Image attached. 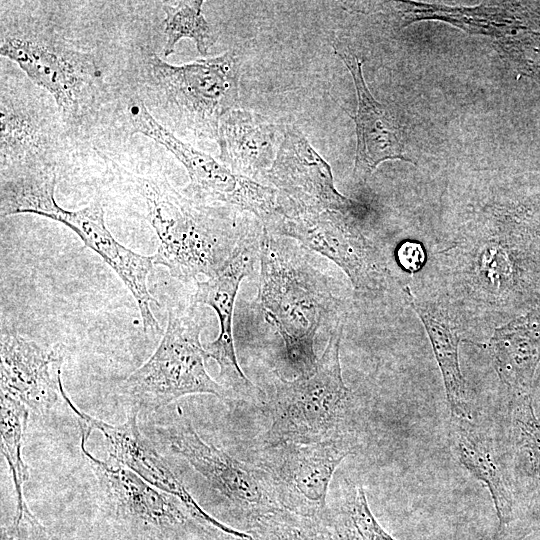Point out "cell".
Returning <instances> with one entry per match:
<instances>
[{"label": "cell", "instance_id": "cell-5", "mask_svg": "<svg viewBox=\"0 0 540 540\" xmlns=\"http://www.w3.org/2000/svg\"><path fill=\"white\" fill-rule=\"evenodd\" d=\"M193 302L185 311L169 310L165 333L151 357L124 379L121 396L133 407L156 410L190 394L228 397L227 388L208 374L200 342L202 322Z\"/></svg>", "mask_w": 540, "mask_h": 540}, {"label": "cell", "instance_id": "cell-21", "mask_svg": "<svg viewBox=\"0 0 540 540\" xmlns=\"http://www.w3.org/2000/svg\"><path fill=\"white\" fill-rule=\"evenodd\" d=\"M408 301L419 318L430 339L439 365L446 390L450 415L470 416L466 400L465 380L460 370L458 347L461 333L448 312L416 302L409 288L405 289Z\"/></svg>", "mask_w": 540, "mask_h": 540}, {"label": "cell", "instance_id": "cell-12", "mask_svg": "<svg viewBox=\"0 0 540 540\" xmlns=\"http://www.w3.org/2000/svg\"><path fill=\"white\" fill-rule=\"evenodd\" d=\"M61 396L78 418L81 434L89 437L93 430L102 433L110 457L115 463L126 466L147 483L175 497L201 525L240 540H254L249 533L219 522L202 509L176 477L165 459L140 432L137 423L138 411L132 412L125 423L111 425L79 410L68 398L63 386H61Z\"/></svg>", "mask_w": 540, "mask_h": 540}, {"label": "cell", "instance_id": "cell-10", "mask_svg": "<svg viewBox=\"0 0 540 540\" xmlns=\"http://www.w3.org/2000/svg\"><path fill=\"white\" fill-rule=\"evenodd\" d=\"M288 236L335 262L357 290H374L381 282V268L373 246L362 235L352 216L338 211L297 212L277 207L265 229Z\"/></svg>", "mask_w": 540, "mask_h": 540}, {"label": "cell", "instance_id": "cell-20", "mask_svg": "<svg viewBox=\"0 0 540 540\" xmlns=\"http://www.w3.org/2000/svg\"><path fill=\"white\" fill-rule=\"evenodd\" d=\"M488 350L499 378L512 394H530L540 363V327L514 320L495 329Z\"/></svg>", "mask_w": 540, "mask_h": 540}, {"label": "cell", "instance_id": "cell-16", "mask_svg": "<svg viewBox=\"0 0 540 540\" xmlns=\"http://www.w3.org/2000/svg\"><path fill=\"white\" fill-rule=\"evenodd\" d=\"M333 51L350 72L357 95V112L350 115L355 122L357 138L354 175L364 181L386 160L412 162L405 155L399 119L389 106L378 102L371 94L363 77L362 62L335 44Z\"/></svg>", "mask_w": 540, "mask_h": 540}, {"label": "cell", "instance_id": "cell-27", "mask_svg": "<svg viewBox=\"0 0 540 540\" xmlns=\"http://www.w3.org/2000/svg\"><path fill=\"white\" fill-rule=\"evenodd\" d=\"M203 1H179L174 5H164L166 17L164 34L166 42L164 56L171 55L179 40L191 39L202 56H206L214 43L211 28L202 12Z\"/></svg>", "mask_w": 540, "mask_h": 540}, {"label": "cell", "instance_id": "cell-18", "mask_svg": "<svg viewBox=\"0 0 540 540\" xmlns=\"http://www.w3.org/2000/svg\"><path fill=\"white\" fill-rule=\"evenodd\" d=\"M89 437L81 434V451L90 462L100 485L117 514L140 524L168 531L184 525L186 517L163 493L118 463H106L86 448Z\"/></svg>", "mask_w": 540, "mask_h": 540}, {"label": "cell", "instance_id": "cell-14", "mask_svg": "<svg viewBox=\"0 0 540 540\" xmlns=\"http://www.w3.org/2000/svg\"><path fill=\"white\" fill-rule=\"evenodd\" d=\"M61 346L43 347L16 332L1 333V394L34 411L50 409L61 396Z\"/></svg>", "mask_w": 540, "mask_h": 540}, {"label": "cell", "instance_id": "cell-15", "mask_svg": "<svg viewBox=\"0 0 540 540\" xmlns=\"http://www.w3.org/2000/svg\"><path fill=\"white\" fill-rule=\"evenodd\" d=\"M256 246L240 240L225 265L212 277L197 282L193 297L196 304L213 308L219 319V335L204 348L208 358L214 359L223 381L232 389L251 391L254 385L241 370L235 353L233 338V312L237 291L242 279L254 263Z\"/></svg>", "mask_w": 540, "mask_h": 540}, {"label": "cell", "instance_id": "cell-26", "mask_svg": "<svg viewBox=\"0 0 540 540\" xmlns=\"http://www.w3.org/2000/svg\"><path fill=\"white\" fill-rule=\"evenodd\" d=\"M249 525L254 540H338L326 522L283 508L260 514Z\"/></svg>", "mask_w": 540, "mask_h": 540}, {"label": "cell", "instance_id": "cell-23", "mask_svg": "<svg viewBox=\"0 0 540 540\" xmlns=\"http://www.w3.org/2000/svg\"><path fill=\"white\" fill-rule=\"evenodd\" d=\"M1 164L34 166L44 153L48 136L34 113L1 95Z\"/></svg>", "mask_w": 540, "mask_h": 540}, {"label": "cell", "instance_id": "cell-7", "mask_svg": "<svg viewBox=\"0 0 540 540\" xmlns=\"http://www.w3.org/2000/svg\"><path fill=\"white\" fill-rule=\"evenodd\" d=\"M135 132L164 146L186 169L190 183L187 197L199 202H217L248 211L268 226L277 212L278 191L232 172L221 161L178 139L162 126L142 103L129 107Z\"/></svg>", "mask_w": 540, "mask_h": 540}, {"label": "cell", "instance_id": "cell-9", "mask_svg": "<svg viewBox=\"0 0 540 540\" xmlns=\"http://www.w3.org/2000/svg\"><path fill=\"white\" fill-rule=\"evenodd\" d=\"M0 54L47 90L65 117L76 120L84 113L97 76L91 54L61 40L27 33L2 35Z\"/></svg>", "mask_w": 540, "mask_h": 540}, {"label": "cell", "instance_id": "cell-3", "mask_svg": "<svg viewBox=\"0 0 540 540\" xmlns=\"http://www.w3.org/2000/svg\"><path fill=\"white\" fill-rule=\"evenodd\" d=\"M343 327L339 319L312 374L293 380L279 377L270 404L266 447L347 437L349 390L340 364Z\"/></svg>", "mask_w": 540, "mask_h": 540}, {"label": "cell", "instance_id": "cell-11", "mask_svg": "<svg viewBox=\"0 0 540 540\" xmlns=\"http://www.w3.org/2000/svg\"><path fill=\"white\" fill-rule=\"evenodd\" d=\"M170 448L249 520L282 508L264 473L205 442L181 409L167 427Z\"/></svg>", "mask_w": 540, "mask_h": 540}, {"label": "cell", "instance_id": "cell-8", "mask_svg": "<svg viewBox=\"0 0 540 540\" xmlns=\"http://www.w3.org/2000/svg\"><path fill=\"white\" fill-rule=\"evenodd\" d=\"M353 448L347 437L266 447L259 468L283 509L328 524L329 485L335 470L354 452Z\"/></svg>", "mask_w": 540, "mask_h": 540}, {"label": "cell", "instance_id": "cell-22", "mask_svg": "<svg viewBox=\"0 0 540 540\" xmlns=\"http://www.w3.org/2000/svg\"><path fill=\"white\" fill-rule=\"evenodd\" d=\"M508 451L516 479L540 487V421L530 394H513L509 406Z\"/></svg>", "mask_w": 540, "mask_h": 540}, {"label": "cell", "instance_id": "cell-24", "mask_svg": "<svg viewBox=\"0 0 540 540\" xmlns=\"http://www.w3.org/2000/svg\"><path fill=\"white\" fill-rule=\"evenodd\" d=\"M28 421V407L14 398L1 394V451L10 467L17 495V510L13 525L19 527L24 516L37 521L23 498V485L29 478L21 450Z\"/></svg>", "mask_w": 540, "mask_h": 540}, {"label": "cell", "instance_id": "cell-19", "mask_svg": "<svg viewBox=\"0 0 540 540\" xmlns=\"http://www.w3.org/2000/svg\"><path fill=\"white\" fill-rule=\"evenodd\" d=\"M286 127L242 109L225 114L218 128L220 161L235 174L252 180L266 175Z\"/></svg>", "mask_w": 540, "mask_h": 540}, {"label": "cell", "instance_id": "cell-1", "mask_svg": "<svg viewBox=\"0 0 540 540\" xmlns=\"http://www.w3.org/2000/svg\"><path fill=\"white\" fill-rule=\"evenodd\" d=\"M55 187L56 173L52 167L14 175L1 186V217L33 213L68 226L115 271L129 289L137 302L144 331H158L160 326L151 308L153 304L159 306V303L150 294L147 285L148 275L155 265L154 256L141 255L119 243L106 227L100 202H93L76 211L60 207L55 200Z\"/></svg>", "mask_w": 540, "mask_h": 540}, {"label": "cell", "instance_id": "cell-2", "mask_svg": "<svg viewBox=\"0 0 540 540\" xmlns=\"http://www.w3.org/2000/svg\"><path fill=\"white\" fill-rule=\"evenodd\" d=\"M139 190L159 240L155 265L183 282L198 275L212 277L225 265L238 242L212 208L181 195L163 180L142 179Z\"/></svg>", "mask_w": 540, "mask_h": 540}, {"label": "cell", "instance_id": "cell-17", "mask_svg": "<svg viewBox=\"0 0 540 540\" xmlns=\"http://www.w3.org/2000/svg\"><path fill=\"white\" fill-rule=\"evenodd\" d=\"M448 443L461 465L483 482L492 498L499 527L514 521V495L503 455L490 431L474 421L473 416L450 415Z\"/></svg>", "mask_w": 540, "mask_h": 540}, {"label": "cell", "instance_id": "cell-4", "mask_svg": "<svg viewBox=\"0 0 540 540\" xmlns=\"http://www.w3.org/2000/svg\"><path fill=\"white\" fill-rule=\"evenodd\" d=\"M147 83L157 106L179 128L217 141L222 117L239 99L240 62L235 52L180 66L155 54L146 61Z\"/></svg>", "mask_w": 540, "mask_h": 540}, {"label": "cell", "instance_id": "cell-13", "mask_svg": "<svg viewBox=\"0 0 540 540\" xmlns=\"http://www.w3.org/2000/svg\"><path fill=\"white\" fill-rule=\"evenodd\" d=\"M279 195V207L297 212L338 211L354 216L362 208L338 192L330 165L297 128L286 126L274 162L266 173ZM278 203V202H277Z\"/></svg>", "mask_w": 540, "mask_h": 540}, {"label": "cell", "instance_id": "cell-30", "mask_svg": "<svg viewBox=\"0 0 540 540\" xmlns=\"http://www.w3.org/2000/svg\"><path fill=\"white\" fill-rule=\"evenodd\" d=\"M1 540H19V528L12 525L9 530L2 532Z\"/></svg>", "mask_w": 540, "mask_h": 540}, {"label": "cell", "instance_id": "cell-25", "mask_svg": "<svg viewBox=\"0 0 540 540\" xmlns=\"http://www.w3.org/2000/svg\"><path fill=\"white\" fill-rule=\"evenodd\" d=\"M328 524L338 540H396L374 517L361 485L350 484L341 502L329 510Z\"/></svg>", "mask_w": 540, "mask_h": 540}, {"label": "cell", "instance_id": "cell-29", "mask_svg": "<svg viewBox=\"0 0 540 540\" xmlns=\"http://www.w3.org/2000/svg\"><path fill=\"white\" fill-rule=\"evenodd\" d=\"M531 530L526 528H513L510 526L498 528L495 540H523Z\"/></svg>", "mask_w": 540, "mask_h": 540}, {"label": "cell", "instance_id": "cell-6", "mask_svg": "<svg viewBox=\"0 0 540 540\" xmlns=\"http://www.w3.org/2000/svg\"><path fill=\"white\" fill-rule=\"evenodd\" d=\"M258 304L264 320L284 345V359L299 376L312 374L317 365L314 339L324 318L325 294L307 273L279 252L264 228L259 245Z\"/></svg>", "mask_w": 540, "mask_h": 540}, {"label": "cell", "instance_id": "cell-28", "mask_svg": "<svg viewBox=\"0 0 540 540\" xmlns=\"http://www.w3.org/2000/svg\"><path fill=\"white\" fill-rule=\"evenodd\" d=\"M397 258L405 270L415 272L421 269L425 263V251L421 244L407 241L398 248Z\"/></svg>", "mask_w": 540, "mask_h": 540}]
</instances>
